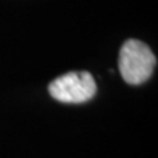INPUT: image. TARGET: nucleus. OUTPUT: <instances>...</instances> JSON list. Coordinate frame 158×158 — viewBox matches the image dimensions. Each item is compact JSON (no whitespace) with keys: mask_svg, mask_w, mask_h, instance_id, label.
Segmentation results:
<instances>
[{"mask_svg":"<svg viewBox=\"0 0 158 158\" xmlns=\"http://www.w3.org/2000/svg\"><path fill=\"white\" fill-rule=\"evenodd\" d=\"M157 64L152 50L139 40H127L118 54V70L124 82L141 85L151 78Z\"/></svg>","mask_w":158,"mask_h":158,"instance_id":"1","label":"nucleus"},{"mask_svg":"<svg viewBox=\"0 0 158 158\" xmlns=\"http://www.w3.org/2000/svg\"><path fill=\"white\" fill-rule=\"evenodd\" d=\"M50 95L60 102L81 104L89 101L97 92V84L89 72H69L48 85Z\"/></svg>","mask_w":158,"mask_h":158,"instance_id":"2","label":"nucleus"}]
</instances>
